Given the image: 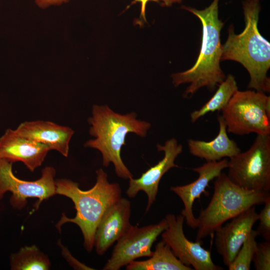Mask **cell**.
Wrapping results in <instances>:
<instances>
[{"label": "cell", "instance_id": "cell-1", "mask_svg": "<svg viewBox=\"0 0 270 270\" xmlns=\"http://www.w3.org/2000/svg\"><path fill=\"white\" fill-rule=\"evenodd\" d=\"M242 5L244 28L236 34L233 25L230 26L227 40L222 44L221 60L240 63L250 74L248 88L269 92L270 78L267 73L270 68V43L258 29L260 0H245Z\"/></svg>", "mask_w": 270, "mask_h": 270}, {"label": "cell", "instance_id": "cell-2", "mask_svg": "<svg viewBox=\"0 0 270 270\" xmlns=\"http://www.w3.org/2000/svg\"><path fill=\"white\" fill-rule=\"evenodd\" d=\"M218 1L214 0L208 7L202 10L185 6L182 7L195 15L202 24L201 48L195 64L188 70L172 75L176 87L190 84L183 94L184 98L192 96L204 87L213 92L226 78L220 66V32L224 23L218 18Z\"/></svg>", "mask_w": 270, "mask_h": 270}, {"label": "cell", "instance_id": "cell-3", "mask_svg": "<svg viewBox=\"0 0 270 270\" xmlns=\"http://www.w3.org/2000/svg\"><path fill=\"white\" fill-rule=\"evenodd\" d=\"M132 112L121 114L113 111L108 105L94 104L92 116L88 118L90 135L94 138L84 144V146L99 150L102 158V165L107 167L112 162L117 176L130 180L133 176L121 158L122 147L126 144L127 134L132 132L140 137L146 136L151 124L136 118Z\"/></svg>", "mask_w": 270, "mask_h": 270}, {"label": "cell", "instance_id": "cell-4", "mask_svg": "<svg viewBox=\"0 0 270 270\" xmlns=\"http://www.w3.org/2000/svg\"><path fill=\"white\" fill-rule=\"evenodd\" d=\"M96 181L88 190H82L78 184L68 179L56 181V194L72 200L76 210L74 218L64 215L56 226L60 229L62 224L71 222L77 224L84 236V245L88 252L94 246L96 228L106 210L122 198V190L118 183H110L107 174L102 169L96 171Z\"/></svg>", "mask_w": 270, "mask_h": 270}, {"label": "cell", "instance_id": "cell-5", "mask_svg": "<svg viewBox=\"0 0 270 270\" xmlns=\"http://www.w3.org/2000/svg\"><path fill=\"white\" fill-rule=\"evenodd\" d=\"M214 192L207 206L197 218L196 241L213 234L228 220L244 210L264 204L270 198L269 192L249 190L234 184L224 172L214 182Z\"/></svg>", "mask_w": 270, "mask_h": 270}, {"label": "cell", "instance_id": "cell-6", "mask_svg": "<svg viewBox=\"0 0 270 270\" xmlns=\"http://www.w3.org/2000/svg\"><path fill=\"white\" fill-rule=\"evenodd\" d=\"M222 116L228 132L270 135V96L260 91L238 90Z\"/></svg>", "mask_w": 270, "mask_h": 270}, {"label": "cell", "instance_id": "cell-7", "mask_svg": "<svg viewBox=\"0 0 270 270\" xmlns=\"http://www.w3.org/2000/svg\"><path fill=\"white\" fill-rule=\"evenodd\" d=\"M228 176L249 190H270V136L257 135L250 148L230 158Z\"/></svg>", "mask_w": 270, "mask_h": 270}, {"label": "cell", "instance_id": "cell-8", "mask_svg": "<svg viewBox=\"0 0 270 270\" xmlns=\"http://www.w3.org/2000/svg\"><path fill=\"white\" fill-rule=\"evenodd\" d=\"M12 162L0 160V200L10 191L12 194L10 198L12 206L22 208L29 198H38L36 203L38 209L44 200L56 194L54 176L56 170L52 166L45 167L42 171L41 177L34 181H26L17 178L12 171Z\"/></svg>", "mask_w": 270, "mask_h": 270}, {"label": "cell", "instance_id": "cell-9", "mask_svg": "<svg viewBox=\"0 0 270 270\" xmlns=\"http://www.w3.org/2000/svg\"><path fill=\"white\" fill-rule=\"evenodd\" d=\"M166 218L156 224L138 227L131 225L117 240L104 270H119L142 257H150L152 247L158 236L167 228Z\"/></svg>", "mask_w": 270, "mask_h": 270}, {"label": "cell", "instance_id": "cell-10", "mask_svg": "<svg viewBox=\"0 0 270 270\" xmlns=\"http://www.w3.org/2000/svg\"><path fill=\"white\" fill-rule=\"evenodd\" d=\"M165 218L167 228L162 233V240L168 244L175 256L184 265L195 270H222L212 261L210 252L186 238L184 232V216L169 214Z\"/></svg>", "mask_w": 270, "mask_h": 270}, {"label": "cell", "instance_id": "cell-11", "mask_svg": "<svg viewBox=\"0 0 270 270\" xmlns=\"http://www.w3.org/2000/svg\"><path fill=\"white\" fill-rule=\"evenodd\" d=\"M156 147L158 151L164 152V158L142 173L139 178H130L129 186L126 191L127 196L131 198H134L140 191L146 194L148 197L146 212L156 201L159 184L162 176L170 168L178 167L174 162L182 152V146L178 144L174 138L167 140L163 146L158 144Z\"/></svg>", "mask_w": 270, "mask_h": 270}, {"label": "cell", "instance_id": "cell-12", "mask_svg": "<svg viewBox=\"0 0 270 270\" xmlns=\"http://www.w3.org/2000/svg\"><path fill=\"white\" fill-rule=\"evenodd\" d=\"M258 214L255 206H253L215 230L216 248L226 266H228L234 260L258 221Z\"/></svg>", "mask_w": 270, "mask_h": 270}, {"label": "cell", "instance_id": "cell-13", "mask_svg": "<svg viewBox=\"0 0 270 270\" xmlns=\"http://www.w3.org/2000/svg\"><path fill=\"white\" fill-rule=\"evenodd\" d=\"M228 165L226 158L216 162H206L200 166L192 168L198 174L194 181L184 186L170 188V190L181 199L184 206L181 214L190 228L196 229L198 225L197 218H195L192 210L194 200L200 198L202 194L206 192V188L208 186L210 182L218 176L224 169L227 168Z\"/></svg>", "mask_w": 270, "mask_h": 270}, {"label": "cell", "instance_id": "cell-14", "mask_svg": "<svg viewBox=\"0 0 270 270\" xmlns=\"http://www.w3.org/2000/svg\"><path fill=\"white\" fill-rule=\"evenodd\" d=\"M130 212V202L122 197L106 210L94 236V246L98 255L104 254L129 228Z\"/></svg>", "mask_w": 270, "mask_h": 270}, {"label": "cell", "instance_id": "cell-15", "mask_svg": "<svg viewBox=\"0 0 270 270\" xmlns=\"http://www.w3.org/2000/svg\"><path fill=\"white\" fill-rule=\"evenodd\" d=\"M50 149L46 146L18 134L10 128L0 138V160L22 162L33 172L43 162Z\"/></svg>", "mask_w": 270, "mask_h": 270}, {"label": "cell", "instance_id": "cell-16", "mask_svg": "<svg viewBox=\"0 0 270 270\" xmlns=\"http://www.w3.org/2000/svg\"><path fill=\"white\" fill-rule=\"evenodd\" d=\"M15 130L20 136L44 144L65 157L68 156L70 142L74 134L68 126L40 120L22 122Z\"/></svg>", "mask_w": 270, "mask_h": 270}, {"label": "cell", "instance_id": "cell-17", "mask_svg": "<svg viewBox=\"0 0 270 270\" xmlns=\"http://www.w3.org/2000/svg\"><path fill=\"white\" fill-rule=\"evenodd\" d=\"M218 133L209 142L189 139L188 146L190 152L194 156L206 162H216L223 158H230L240 152V149L236 142L230 138L227 134L226 126L222 116H218Z\"/></svg>", "mask_w": 270, "mask_h": 270}, {"label": "cell", "instance_id": "cell-18", "mask_svg": "<svg viewBox=\"0 0 270 270\" xmlns=\"http://www.w3.org/2000/svg\"><path fill=\"white\" fill-rule=\"evenodd\" d=\"M127 270H192L184 264L174 254L170 246L162 240L155 246L149 258L134 260L126 266Z\"/></svg>", "mask_w": 270, "mask_h": 270}, {"label": "cell", "instance_id": "cell-19", "mask_svg": "<svg viewBox=\"0 0 270 270\" xmlns=\"http://www.w3.org/2000/svg\"><path fill=\"white\" fill-rule=\"evenodd\" d=\"M238 90L235 78L228 74L225 80L218 86L215 94L200 108L191 112L192 123H194L206 114L223 110L228 104L234 94Z\"/></svg>", "mask_w": 270, "mask_h": 270}, {"label": "cell", "instance_id": "cell-20", "mask_svg": "<svg viewBox=\"0 0 270 270\" xmlns=\"http://www.w3.org/2000/svg\"><path fill=\"white\" fill-rule=\"evenodd\" d=\"M50 266L48 258L36 245L22 248L11 256L12 270H46Z\"/></svg>", "mask_w": 270, "mask_h": 270}, {"label": "cell", "instance_id": "cell-21", "mask_svg": "<svg viewBox=\"0 0 270 270\" xmlns=\"http://www.w3.org/2000/svg\"><path fill=\"white\" fill-rule=\"evenodd\" d=\"M256 230H252L232 262L228 266L229 270H249L256 250L258 236Z\"/></svg>", "mask_w": 270, "mask_h": 270}, {"label": "cell", "instance_id": "cell-22", "mask_svg": "<svg viewBox=\"0 0 270 270\" xmlns=\"http://www.w3.org/2000/svg\"><path fill=\"white\" fill-rule=\"evenodd\" d=\"M252 262L256 270H270V241L257 244Z\"/></svg>", "mask_w": 270, "mask_h": 270}, {"label": "cell", "instance_id": "cell-23", "mask_svg": "<svg viewBox=\"0 0 270 270\" xmlns=\"http://www.w3.org/2000/svg\"><path fill=\"white\" fill-rule=\"evenodd\" d=\"M264 207L258 214L259 224L256 232L266 241H270V198L264 203Z\"/></svg>", "mask_w": 270, "mask_h": 270}, {"label": "cell", "instance_id": "cell-24", "mask_svg": "<svg viewBox=\"0 0 270 270\" xmlns=\"http://www.w3.org/2000/svg\"><path fill=\"white\" fill-rule=\"evenodd\" d=\"M70 0H34L37 6L41 8H46L51 6H60Z\"/></svg>", "mask_w": 270, "mask_h": 270}, {"label": "cell", "instance_id": "cell-25", "mask_svg": "<svg viewBox=\"0 0 270 270\" xmlns=\"http://www.w3.org/2000/svg\"><path fill=\"white\" fill-rule=\"evenodd\" d=\"M136 2H140L141 4V16L144 20H146L145 10L147 3L150 1L158 2L160 0H135Z\"/></svg>", "mask_w": 270, "mask_h": 270}, {"label": "cell", "instance_id": "cell-26", "mask_svg": "<svg viewBox=\"0 0 270 270\" xmlns=\"http://www.w3.org/2000/svg\"><path fill=\"white\" fill-rule=\"evenodd\" d=\"M162 2V5L164 6H170L174 4L182 2L183 0H160Z\"/></svg>", "mask_w": 270, "mask_h": 270}]
</instances>
